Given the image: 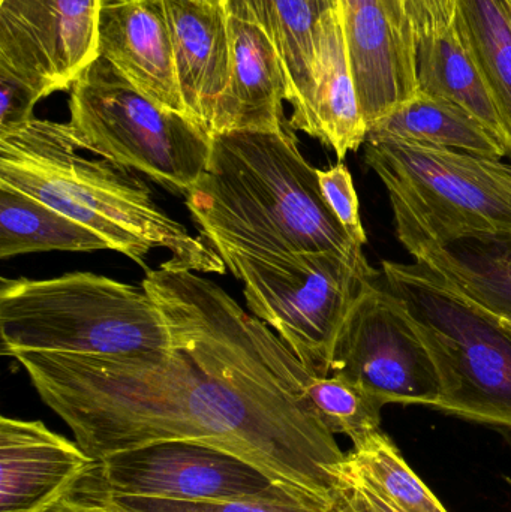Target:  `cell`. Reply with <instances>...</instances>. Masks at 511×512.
<instances>
[{
	"label": "cell",
	"mask_w": 511,
	"mask_h": 512,
	"mask_svg": "<svg viewBox=\"0 0 511 512\" xmlns=\"http://www.w3.org/2000/svg\"><path fill=\"white\" fill-rule=\"evenodd\" d=\"M380 140L414 141L485 158L510 156L506 147L467 111L423 92H417L369 128L366 141Z\"/></svg>",
	"instance_id": "cell-21"
},
{
	"label": "cell",
	"mask_w": 511,
	"mask_h": 512,
	"mask_svg": "<svg viewBox=\"0 0 511 512\" xmlns=\"http://www.w3.org/2000/svg\"><path fill=\"white\" fill-rule=\"evenodd\" d=\"M384 3H386L387 9H389L393 21H395L405 33H408V35L414 38L410 24H408L407 14H405V0H384Z\"/></svg>",
	"instance_id": "cell-32"
},
{
	"label": "cell",
	"mask_w": 511,
	"mask_h": 512,
	"mask_svg": "<svg viewBox=\"0 0 511 512\" xmlns=\"http://www.w3.org/2000/svg\"><path fill=\"white\" fill-rule=\"evenodd\" d=\"M194 2L209 6H222V8H225V2H227V0H194Z\"/></svg>",
	"instance_id": "cell-36"
},
{
	"label": "cell",
	"mask_w": 511,
	"mask_h": 512,
	"mask_svg": "<svg viewBox=\"0 0 511 512\" xmlns=\"http://www.w3.org/2000/svg\"><path fill=\"white\" fill-rule=\"evenodd\" d=\"M47 512H113L83 481Z\"/></svg>",
	"instance_id": "cell-31"
},
{
	"label": "cell",
	"mask_w": 511,
	"mask_h": 512,
	"mask_svg": "<svg viewBox=\"0 0 511 512\" xmlns=\"http://www.w3.org/2000/svg\"><path fill=\"white\" fill-rule=\"evenodd\" d=\"M336 495L354 512H398L387 499H384L345 456L344 462L333 471Z\"/></svg>",
	"instance_id": "cell-29"
},
{
	"label": "cell",
	"mask_w": 511,
	"mask_h": 512,
	"mask_svg": "<svg viewBox=\"0 0 511 512\" xmlns=\"http://www.w3.org/2000/svg\"><path fill=\"white\" fill-rule=\"evenodd\" d=\"M336 11L369 131L419 92L416 41L393 21L384 0H338Z\"/></svg>",
	"instance_id": "cell-12"
},
{
	"label": "cell",
	"mask_w": 511,
	"mask_h": 512,
	"mask_svg": "<svg viewBox=\"0 0 511 512\" xmlns=\"http://www.w3.org/2000/svg\"><path fill=\"white\" fill-rule=\"evenodd\" d=\"M110 249L98 234L17 189L0 186V258Z\"/></svg>",
	"instance_id": "cell-22"
},
{
	"label": "cell",
	"mask_w": 511,
	"mask_h": 512,
	"mask_svg": "<svg viewBox=\"0 0 511 512\" xmlns=\"http://www.w3.org/2000/svg\"><path fill=\"white\" fill-rule=\"evenodd\" d=\"M347 460L399 512H449L381 430L353 447Z\"/></svg>",
	"instance_id": "cell-24"
},
{
	"label": "cell",
	"mask_w": 511,
	"mask_h": 512,
	"mask_svg": "<svg viewBox=\"0 0 511 512\" xmlns=\"http://www.w3.org/2000/svg\"><path fill=\"white\" fill-rule=\"evenodd\" d=\"M69 123L33 117L0 134V186L17 189L98 234L110 246L147 268L152 249H167L168 261L195 273L224 274L227 265L203 239L162 212L149 186L107 159L80 155Z\"/></svg>",
	"instance_id": "cell-3"
},
{
	"label": "cell",
	"mask_w": 511,
	"mask_h": 512,
	"mask_svg": "<svg viewBox=\"0 0 511 512\" xmlns=\"http://www.w3.org/2000/svg\"><path fill=\"white\" fill-rule=\"evenodd\" d=\"M365 162L383 182L395 225L440 246H511V164L414 141H366Z\"/></svg>",
	"instance_id": "cell-6"
},
{
	"label": "cell",
	"mask_w": 511,
	"mask_h": 512,
	"mask_svg": "<svg viewBox=\"0 0 511 512\" xmlns=\"http://www.w3.org/2000/svg\"><path fill=\"white\" fill-rule=\"evenodd\" d=\"M303 391L324 426L347 436L353 447L381 430L384 403L363 385L341 375H311Z\"/></svg>",
	"instance_id": "cell-25"
},
{
	"label": "cell",
	"mask_w": 511,
	"mask_h": 512,
	"mask_svg": "<svg viewBox=\"0 0 511 512\" xmlns=\"http://www.w3.org/2000/svg\"><path fill=\"white\" fill-rule=\"evenodd\" d=\"M42 98L32 84L0 66V134L32 120L33 108Z\"/></svg>",
	"instance_id": "cell-28"
},
{
	"label": "cell",
	"mask_w": 511,
	"mask_h": 512,
	"mask_svg": "<svg viewBox=\"0 0 511 512\" xmlns=\"http://www.w3.org/2000/svg\"><path fill=\"white\" fill-rule=\"evenodd\" d=\"M458 9L459 0H405V14L414 41L447 32L458 20Z\"/></svg>",
	"instance_id": "cell-30"
},
{
	"label": "cell",
	"mask_w": 511,
	"mask_h": 512,
	"mask_svg": "<svg viewBox=\"0 0 511 512\" xmlns=\"http://www.w3.org/2000/svg\"><path fill=\"white\" fill-rule=\"evenodd\" d=\"M318 15L338 9V0H306Z\"/></svg>",
	"instance_id": "cell-34"
},
{
	"label": "cell",
	"mask_w": 511,
	"mask_h": 512,
	"mask_svg": "<svg viewBox=\"0 0 511 512\" xmlns=\"http://www.w3.org/2000/svg\"><path fill=\"white\" fill-rule=\"evenodd\" d=\"M230 80L216 105L212 137L237 131H278L287 122L282 102L288 87L284 66L266 33L228 15Z\"/></svg>",
	"instance_id": "cell-16"
},
{
	"label": "cell",
	"mask_w": 511,
	"mask_h": 512,
	"mask_svg": "<svg viewBox=\"0 0 511 512\" xmlns=\"http://www.w3.org/2000/svg\"><path fill=\"white\" fill-rule=\"evenodd\" d=\"M69 125L81 150L138 171L185 197L206 173L212 137L96 57L69 89Z\"/></svg>",
	"instance_id": "cell-7"
},
{
	"label": "cell",
	"mask_w": 511,
	"mask_h": 512,
	"mask_svg": "<svg viewBox=\"0 0 511 512\" xmlns=\"http://www.w3.org/2000/svg\"><path fill=\"white\" fill-rule=\"evenodd\" d=\"M395 231L414 261L486 309L511 315V246L482 242L440 246L410 228L395 225Z\"/></svg>",
	"instance_id": "cell-20"
},
{
	"label": "cell",
	"mask_w": 511,
	"mask_h": 512,
	"mask_svg": "<svg viewBox=\"0 0 511 512\" xmlns=\"http://www.w3.org/2000/svg\"><path fill=\"white\" fill-rule=\"evenodd\" d=\"M102 0H0V66L50 96L98 57Z\"/></svg>",
	"instance_id": "cell-10"
},
{
	"label": "cell",
	"mask_w": 511,
	"mask_h": 512,
	"mask_svg": "<svg viewBox=\"0 0 511 512\" xmlns=\"http://www.w3.org/2000/svg\"><path fill=\"white\" fill-rule=\"evenodd\" d=\"M326 512H354V511L351 510V508L348 507V505L345 504V502L342 501V499L339 498L338 495H336L335 490H333L332 504L329 505V508H327Z\"/></svg>",
	"instance_id": "cell-35"
},
{
	"label": "cell",
	"mask_w": 511,
	"mask_h": 512,
	"mask_svg": "<svg viewBox=\"0 0 511 512\" xmlns=\"http://www.w3.org/2000/svg\"><path fill=\"white\" fill-rule=\"evenodd\" d=\"M317 173L290 120L273 132L216 134L206 173L185 203L221 258L329 252L363 261L362 246L324 201Z\"/></svg>",
	"instance_id": "cell-2"
},
{
	"label": "cell",
	"mask_w": 511,
	"mask_h": 512,
	"mask_svg": "<svg viewBox=\"0 0 511 512\" xmlns=\"http://www.w3.org/2000/svg\"><path fill=\"white\" fill-rule=\"evenodd\" d=\"M3 357L135 355L170 345L164 316L141 286L75 271L0 280Z\"/></svg>",
	"instance_id": "cell-4"
},
{
	"label": "cell",
	"mask_w": 511,
	"mask_h": 512,
	"mask_svg": "<svg viewBox=\"0 0 511 512\" xmlns=\"http://www.w3.org/2000/svg\"><path fill=\"white\" fill-rule=\"evenodd\" d=\"M90 480L111 496L201 502L255 495L273 483L245 460L188 442H167L93 463Z\"/></svg>",
	"instance_id": "cell-11"
},
{
	"label": "cell",
	"mask_w": 511,
	"mask_h": 512,
	"mask_svg": "<svg viewBox=\"0 0 511 512\" xmlns=\"http://www.w3.org/2000/svg\"><path fill=\"white\" fill-rule=\"evenodd\" d=\"M95 460L42 421L0 420V512H47Z\"/></svg>",
	"instance_id": "cell-13"
},
{
	"label": "cell",
	"mask_w": 511,
	"mask_h": 512,
	"mask_svg": "<svg viewBox=\"0 0 511 512\" xmlns=\"http://www.w3.org/2000/svg\"><path fill=\"white\" fill-rule=\"evenodd\" d=\"M440 378L432 409L511 433V333L419 262L383 261Z\"/></svg>",
	"instance_id": "cell-5"
},
{
	"label": "cell",
	"mask_w": 511,
	"mask_h": 512,
	"mask_svg": "<svg viewBox=\"0 0 511 512\" xmlns=\"http://www.w3.org/2000/svg\"><path fill=\"white\" fill-rule=\"evenodd\" d=\"M243 283L252 315L314 376L332 373L333 348L342 324L369 280L380 276L369 264L336 254L222 256Z\"/></svg>",
	"instance_id": "cell-8"
},
{
	"label": "cell",
	"mask_w": 511,
	"mask_h": 512,
	"mask_svg": "<svg viewBox=\"0 0 511 512\" xmlns=\"http://www.w3.org/2000/svg\"><path fill=\"white\" fill-rule=\"evenodd\" d=\"M143 288L168 328L164 351L15 358L95 462L167 442L233 454L273 483L332 498L347 454L305 396L302 361L225 289L165 261Z\"/></svg>",
	"instance_id": "cell-1"
},
{
	"label": "cell",
	"mask_w": 511,
	"mask_h": 512,
	"mask_svg": "<svg viewBox=\"0 0 511 512\" xmlns=\"http://www.w3.org/2000/svg\"><path fill=\"white\" fill-rule=\"evenodd\" d=\"M297 131L317 138L344 162L368 138L350 57L338 11L321 15L318 24L317 68L308 114Z\"/></svg>",
	"instance_id": "cell-17"
},
{
	"label": "cell",
	"mask_w": 511,
	"mask_h": 512,
	"mask_svg": "<svg viewBox=\"0 0 511 512\" xmlns=\"http://www.w3.org/2000/svg\"><path fill=\"white\" fill-rule=\"evenodd\" d=\"M416 71L419 92L467 111L510 155L506 126L458 20L441 35L416 39Z\"/></svg>",
	"instance_id": "cell-19"
},
{
	"label": "cell",
	"mask_w": 511,
	"mask_h": 512,
	"mask_svg": "<svg viewBox=\"0 0 511 512\" xmlns=\"http://www.w3.org/2000/svg\"><path fill=\"white\" fill-rule=\"evenodd\" d=\"M171 41L186 114L212 137L216 105L230 80L231 38L222 6L159 0Z\"/></svg>",
	"instance_id": "cell-15"
},
{
	"label": "cell",
	"mask_w": 511,
	"mask_h": 512,
	"mask_svg": "<svg viewBox=\"0 0 511 512\" xmlns=\"http://www.w3.org/2000/svg\"><path fill=\"white\" fill-rule=\"evenodd\" d=\"M501 2H503L504 6H506L507 12H509L511 18V0H501Z\"/></svg>",
	"instance_id": "cell-38"
},
{
	"label": "cell",
	"mask_w": 511,
	"mask_h": 512,
	"mask_svg": "<svg viewBox=\"0 0 511 512\" xmlns=\"http://www.w3.org/2000/svg\"><path fill=\"white\" fill-rule=\"evenodd\" d=\"M354 301L333 348L332 373L351 379L384 403L432 408L440 378L401 298L381 279Z\"/></svg>",
	"instance_id": "cell-9"
},
{
	"label": "cell",
	"mask_w": 511,
	"mask_h": 512,
	"mask_svg": "<svg viewBox=\"0 0 511 512\" xmlns=\"http://www.w3.org/2000/svg\"><path fill=\"white\" fill-rule=\"evenodd\" d=\"M87 487H89V489H90V490H92V492H93V493H95V495H96V496H98V498H99V499H101V501H102V502H104V504H105V505H107V507H108V508H110V510H111V511H113V512H120L119 510H116V508L111 507V505H110V504H108V502H107V501H105V499H104V498H102V496H101V495H99V493H98V492H96V490H95V489H93V487H92V486H90V484H87Z\"/></svg>",
	"instance_id": "cell-37"
},
{
	"label": "cell",
	"mask_w": 511,
	"mask_h": 512,
	"mask_svg": "<svg viewBox=\"0 0 511 512\" xmlns=\"http://www.w3.org/2000/svg\"><path fill=\"white\" fill-rule=\"evenodd\" d=\"M84 480L120 512H326L332 498H321L293 487L272 484L269 489L255 495L237 498L213 499V501L182 502L164 499L111 496L90 480L87 472Z\"/></svg>",
	"instance_id": "cell-26"
},
{
	"label": "cell",
	"mask_w": 511,
	"mask_h": 512,
	"mask_svg": "<svg viewBox=\"0 0 511 512\" xmlns=\"http://www.w3.org/2000/svg\"><path fill=\"white\" fill-rule=\"evenodd\" d=\"M225 11L254 23L272 42L287 77L290 125L297 131L314 92L321 15L306 0H227Z\"/></svg>",
	"instance_id": "cell-18"
},
{
	"label": "cell",
	"mask_w": 511,
	"mask_h": 512,
	"mask_svg": "<svg viewBox=\"0 0 511 512\" xmlns=\"http://www.w3.org/2000/svg\"><path fill=\"white\" fill-rule=\"evenodd\" d=\"M438 276H440V274H438ZM447 285H450V283H447ZM450 286H452V285H450ZM452 288H453V286H452ZM453 289H455V288H453ZM455 291H456V289H455ZM456 292H458L459 295H462V297H464L465 300L470 301L471 304H474V306L479 307V309L483 310V312H485L486 315L491 316V318L494 319L495 322H498V324H500L501 327L506 328V330L510 331V333H511V315H501V313L492 312V310L486 309V307L482 306V304L476 303V301L471 300V298L465 297V295L461 294V292H459V291H456Z\"/></svg>",
	"instance_id": "cell-33"
},
{
	"label": "cell",
	"mask_w": 511,
	"mask_h": 512,
	"mask_svg": "<svg viewBox=\"0 0 511 512\" xmlns=\"http://www.w3.org/2000/svg\"><path fill=\"white\" fill-rule=\"evenodd\" d=\"M318 183H320L321 194L329 206L330 212L338 219L348 236L365 248L368 243L362 218H360L359 197H357L356 186L353 176L344 162L339 161L327 170H318Z\"/></svg>",
	"instance_id": "cell-27"
},
{
	"label": "cell",
	"mask_w": 511,
	"mask_h": 512,
	"mask_svg": "<svg viewBox=\"0 0 511 512\" xmlns=\"http://www.w3.org/2000/svg\"><path fill=\"white\" fill-rule=\"evenodd\" d=\"M458 24L506 126L511 158V18L501 0H459Z\"/></svg>",
	"instance_id": "cell-23"
},
{
	"label": "cell",
	"mask_w": 511,
	"mask_h": 512,
	"mask_svg": "<svg viewBox=\"0 0 511 512\" xmlns=\"http://www.w3.org/2000/svg\"><path fill=\"white\" fill-rule=\"evenodd\" d=\"M98 56L144 95L188 116L177 80L173 41L159 0H102Z\"/></svg>",
	"instance_id": "cell-14"
}]
</instances>
